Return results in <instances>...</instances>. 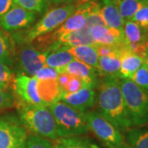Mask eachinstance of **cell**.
<instances>
[{
	"mask_svg": "<svg viewBox=\"0 0 148 148\" xmlns=\"http://www.w3.org/2000/svg\"><path fill=\"white\" fill-rule=\"evenodd\" d=\"M96 99L100 113L120 132H126L132 128L119 77L104 76Z\"/></svg>",
	"mask_w": 148,
	"mask_h": 148,
	"instance_id": "obj_1",
	"label": "cell"
},
{
	"mask_svg": "<svg viewBox=\"0 0 148 148\" xmlns=\"http://www.w3.org/2000/svg\"><path fill=\"white\" fill-rule=\"evenodd\" d=\"M20 121L32 134L49 140H58V128L53 114L45 106L17 105Z\"/></svg>",
	"mask_w": 148,
	"mask_h": 148,
	"instance_id": "obj_2",
	"label": "cell"
},
{
	"mask_svg": "<svg viewBox=\"0 0 148 148\" xmlns=\"http://www.w3.org/2000/svg\"><path fill=\"white\" fill-rule=\"evenodd\" d=\"M53 114L57 124L58 138L77 137L89 131L86 114L63 101H59L48 107Z\"/></svg>",
	"mask_w": 148,
	"mask_h": 148,
	"instance_id": "obj_3",
	"label": "cell"
},
{
	"mask_svg": "<svg viewBox=\"0 0 148 148\" xmlns=\"http://www.w3.org/2000/svg\"><path fill=\"white\" fill-rule=\"evenodd\" d=\"M119 82L132 127L148 125V90L130 79L119 78Z\"/></svg>",
	"mask_w": 148,
	"mask_h": 148,
	"instance_id": "obj_4",
	"label": "cell"
},
{
	"mask_svg": "<svg viewBox=\"0 0 148 148\" xmlns=\"http://www.w3.org/2000/svg\"><path fill=\"white\" fill-rule=\"evenodd\" d=\"M76 7L77 5L74 3H68L49 10L40 21L25 32L22 38H20L21 41L29 44L38 37L54 32L69 18L75 11Z\"/></svg>",
	"mask_w": 148,
	"mask_h": 148,
	"instance_id": "obj_5",
	"label": "cell"
},
{
	"mask_svg": "<svg viewBox=\"0 0 148 148\" xmlns=\"http://www.w3.org/2000/svg\"><path fill=\"white\" fill-rule=\"evenodd\" d=\"M88 128L108 148H120L125 144L124 135L100 112H86Z\"/></svg>",
	"mask_w": 148,
	"mask_h": 148,
	"instance_id": "obj_6",
	"label": "cell"
},
{
	"mask_svg": "<svg viewBox=\"0 0 148 148\" xmlns=\"http://www.w3.org/2000/svg\"><path fill=\"white\" fill-rule=\"evenodd\" d=\"M28 133L14 117L0 118V148H24Z\"/></svg>",
	"mask_w": 148,
	"mask_h": 148,
	"instance_id": "obj_7",
	"label": "cell"
},
{
	"mask_svg": "<svg viewBox=\"0 0 148 148\" xmlns=\"http://www.w3.org/2000/svg\"><path fill=\"white\" fill-rule=\"evenodd\" d=\"M14 96L18 99L17 105L45 106L37 91V79L35 77L19 73L15 77L12 86ZM46 107V106H45Z\"/></svg>",
	"mask_w": 148,
	"mask_h": 148,
	"instance_id": "obj_8",
	"label": "cell"
},
{
	"mask_svg": "<svg viewBox=\"0 0 148 148\" xmlns=\"http://www.w3.org/2000/svg\"><path fill=\"white\" fill-rule=\"evenodd\" d=\"M124 44L132 53L146 58L148 55V32L143 30L135 21H124Z\"/></svg>",
	"mask_w": 148,
	"mask_h": 148,
	"instance_id": "obj_9",
	"label": "cell"
},
{
	"mask_svg": "<svg viewBox=\"0 0 148 148\" xmlns=\"http://www.w3.org/2000/svg\"><path fill=\"white\" fill-rule=\"evenodd\" d=\"M36 19V13L14 4L0 18V27L4 32H16L30 27Z\"/></svg>",
	"mask_w": 148,
	"mask_h": 148,
	"instance_id": "obj_10",
	"label": "cell"
},
{
	"mask_svg": "<svg viewBox=\"0 0 148 148\" xmlns=\"http://www.w3.org/2000/svg\"><path fill=\"white\" fill-rule=\"evenodd\" d=\"M46 56L47 52H42L32 45L26 46L20 51V66L27 75L34 77L40 69L45 66Z\"/></svg>",
	"mask_w": 148,
	"mask_h": 148,
	"instance_id": "obj_11",
	"label": "cell"
},
{
	"mask_svg": "<svg viewBox=\"0 0 148 148\" xmlns=\"http://www.w3.org/2000/svg\"><path fill=\"white\" fill-rule=\"evenodd\" d=\"M90 32L96 45H106L119 49L125 45L123 32L107 26L92 27L90 29Z\"/></svg>",
	"mask_w": 148,
	"mask_h": 148,
	"instance_id": "obj_12",
	"label": "cell"
},
{
	"mask_svg": "<svg viewBox=\"0 0 148 148\" xmlns=\"http://www.w3.org/2000/svg\"><path fill=\"white\" fill-rule=\"evenodd\" d=\"M58 73H68L76 76L83 81L85 86H89L93 89L98 84V74L99 72L86 64L73 59L66 66L57 69Z\"/></svg>",
	"mask_w": 148,
	"mask_h": 148,
	"instance_id": "obj_13",
	"label": "cell"
},
{
	"mask_svg": "<svg viewBox=\"0 0 148 148\" xmlns=\"http://www.w3.org/2000/svg\"><path fill=\"white\" fill-rule=\"evenodd\" d=\"M88 8L89 1L77 6L75 11L69 16V18L57 30L52 32L54 37L57 39L59 36L63 34L77 32L85 27L86 23Z\"/></svg>",
	"mask_w": 148,
	"mask_h": 148,
	"instance_id": "obj_14",
	"label": "cell"
},
{
	"mask_svg": "<svg viewBox=\"0 0 148 148\" xmlns=\"http://www.w3.org/2000/svg\"><path fill=\"white\" fill-rule=\"evenodd\" d=\"M60 101L85 112L95 104L96 92L95 89L91 87L84 86L73 93L64 94Z\"/></svg>",
	"mask_w": 148,
	"mask_h": 148,
	"instance_id": "obj_15",
	"label": "cell"
},
{
	"mask_svg": "<svg viewBox=\"0 0 148 148\" xmlns=\"http://www.w3.org/2000/svg\"><path fill=\"white\" fill-rule=\"evenodd\" d=\"M120 55V69L119 78L131 79L134 73L144 63L146 58H141L132 53L124 45L119 49Z\"/></svg>",
	"mask_w": 148,
	"mask_h": 148,
	"instance_id": "obj_16",
	"label": "cell"
},
{
	"mask_svg": "<svg viewBox=\"0 0 148 148\" xmlns=\"http://www.w3.org/2000/svg\"><path fill=\"white\" fill-rule=\"evenodd\" d=\"M37 91L40 100L46 107L60 101L63 95L57 79L37 80Z\"/></svg>",
	"mask_w": 148,
	"mask_h": 148,
	"instance_id": "obj_17",
	"label": "cell"
},
{
	"mask_svg": "<svg viewBox=\"0 0 148 148\" xmlns=\"http://www.w3.org/2000/svg\"><path fill=\"white\" fill-rule=\"evenodd\" d=\"M101 14L106 26L123 32L124 21L119 12L114 0H102Z\"/></svg>",
	"mask_w": 148,
	"mask_h": 148,
	"instance_id": "obj_18",
	"label": "cell"
},
{
	"mask_svg": "<svg viewBox=\"0 0 148 148\" xmlns=\"http://www.w3.org/2000/svg\"><path fill=\"white\" fill-rule=\"evenodd\" d=\"M57 44L58 48L73 47L85 45H96L90 36V28L86 26L79 31L59 36L57 38Z\"/></svg>",
	"mask_w": 148,
	"mask_h": 148,
	"instance_id": "obj_19",
	"label": "cell"
},
{
	"mask_svg": "<svg viewBox=\"0 0 148 148\" xmlns=\"http://www.w3.org/2000/svg\"><path fill=\"white\" fill-rule=\"evenodd\" d=\"M66 49L73 55L74 59L82 64H86L98 71L99 55L97 53L96 45H85L73 47H66Z\"/></svg>",
	"mask_w": 148,
	"mask_h": 148,
	"instance_id": "obj_20",
	"label": "cell"
},
{
	"mask_svg": "<svg viewBox=\"0 0 148 148\" xmlns=\"http://www.w3.org/2000/svg\"><path fill=\"white\" fill-rule=\"evenodd\" d=\"M119 49H118L117 52L111 55L99 57V60H98L99 74L102 76H110V77H116L119 78V69H120Z\"/></svg>",
	"mask_w": 148,
	"mask_h": 148,
	"instance_id": "obj_21",
	"label": "cell"
},
{
	"mask_svg": "<svg viewBox=\"0 0 148 148\" xmlns=\"http://www.w3.org/2000/svg\"><path fill=\"white\" fill-rule=\"evenodd\" d=\"M124 141L132 148H148V125L130 128L125 132Z\"/></svg>",
	"mask_w": 148,
	"mask_h": 148,
	"instance_id": "obj_22",
	"label": "cell"
},
{
	"mask_svg": "<svg viewBox=\"0 0 148 148\" xmlns=\"http://www.w3.org/2000/svg\"><path fill=\"white\" fill-rule=\"evenodd\" d=\"M74 58L66 47H60L52 51L47 52L45 65L53 69H59L66 66Z\"/></svg>",
	"mask_w": 148,
	"mask_h": 148,
	"instance_id": "obj_23",
	"label": "cell"
},
{
	"mask_svg": "<svg viewBox=\"0 0 148 148\" xmlns=\"http://www.w3.org/2000/svg\"><path fill=\"white\" fill-rule=\"evenodd\" d=\"M147 0H115L119 12L123 21L132 20V16Z\"/></svg>",
	"mask_w": 148,
	"mask_h": 148,
	"instance_id": "obj_24",
	"label": "cell"
},
{
	"mask_svg": "<svg viewBox=\"0 0 148 148\" xmlns=\"http://www.w3.org/2000/svg\"><path fill=\"white\" fill-rule=\"evenodd\" d=\"M95 26H106L101 14V4L95 1H89V8L86 27L91 28Z\"/></svg>",
	"mask_w": 148,
	"mask_h": 148,
	"instance_id": "obj_25",
	"label": "cell"
},
{
	"mask_svg": "<svg viewBox=\"0 0 148 148\" xmlns=\"http://www.w3.org/2000/svg\"><path fill=\"white\" fill-rule=\"evenodd\" d=\"M56 146L58 148H99L90 141L78 137L60 138Z\"/></svg>",
	"mask_w": 148,
	"mask_h": 148,
	"instance_id": "obj_26",
	"label": "cell"
},
{
	"mask_svg": "<svg viewBox=\"0 0 148 148\" xmlns=\"http://www.w3.org/2000/svg\"><path fill=\"white\" fill-rule=\"evenodd\" d=\"M0 63L8 67L12 64L10 39L2 31H0Z\"/></svg>",
	"mask_w": 148,
	"mask_h": 148,
	"instance_id": "obj_27",
	"label": "cell"
},
{
	"mask_svg": "<svg viewBox=\"0 0 148 148\" xmlns=\"http://www.w3.org/2000/svg\"><path fill=\"white\" fill-rule=\"evenodd\" d=\"M16 5L35 13L41 14L46 10L48 0H13Z\"/></svg>",
	"mask_w": 148,
	"mask_h": 148,
	"instance_id": "obj_28",
	"label": "cell"
},
{
	"mask_svg": "<svg viewBox=\"0 0 148 148\" xmlns=\"http://www.w3.org/2000/svg\"><path fill=\"white\" fill-rule=\"evenodd\" d=\"M16 76L8 66L0 63V86L6 90L12 89Z\"/></svg>",
	"mask_w": 148,
	"mask_h": 148,
	"instance_id": "obj_29",
	"label": "cell"
},
{
	"mask_svg": "<svg viewBox=\"0 0 148 148\" xmlns=\"http://www.w3.org/2000/svg\"><path fill=\"white\" fill-rule=\"evenodd\" d=\"M130 80L141 88L148 90V69L146 62L137 70Z\"/></svg>",
	"mask_w": 148,
	"mask_h": 148,
	"instance_id": "obj_30",
	"label": "cell"
},
{
	"mask_svg": "<svg viewBox=\"0 0 148 148\" xmlns=\"http://www.w3.org/2000/svg\"><path fill=\"white\" fill-rule=\"evenodd\" d=\"M24 148H53V145L49 139L31 134L27 137Z\"/></svg>",
	"mask_w": 148,
	"mask_h": 148,
	"instance_id": "obj_31",
	"label": "cell"
},
{
	"mask_svg": "<svg viewBox=\"0 0 148 148\" xmlns=\"http://www.w3.org/2000/svg\"><path fill=\"white\" fill-rule=\"evenodd\" d=\"M132 21H135L143 30L148 32V0L132 16Z\"/></svg>",
	"mask_w": 148,
	"mask_h": 148,
	"instance_id": "obj_32",
	"label": "cell"
},
{
	"mask_svg": "<svg viewBox=\"0 0 148 148\" xmlns=\"http://www.w3.org/2000/svg\"><path fill=\"white\" fill-rule=\"evenodd\" d=\"M84 86V82H83V81L81 78L76 77V76L70 75L69 82H68L67 86H65V88L63 90V95L66 94V93H73V92H76V91L79 90L80 89H82Z\"/></svg>",
	"mask_w": 148,
	"mask_h": 148,
	"instance_id": "obj_33",
	"label": "cell"
},
{
	"mask_svg": "<svg viewBox=\"0 0 148 148\" xmlns=\"http://www.w3.org/2000/svg\"><path fill=\"white\" fill-rule=\"evenodd\" d=\"M58 76V73L56 69H53L49 66H45L42 69H40L35 74V77L37 80H49L57 79Z\"/></svg>",
	"mask_w": 148,
	"mask_h": 148,
	"instance_id": "obj_34",
	"label": "cell"
},
{
	"mask_svg": "<svg viewBox=\"0 0 148 148\" xmlns=\"http://www.w3.org/2000/svg\"><path fill=\"white\" fill-rule=\"evenodd\" d=\"M14 98L10 90H6L0 86V111L12 106L14 104Z\"/></svg>",
	"mask_w": 148,
	"mask_h": 148,
	"instance_id": "obj_35",
	"label": "cell"
},
{
	"mask_svg": "<svg viewBox=\"0 0 148 148\" xmlns=\"http://www.w3.org/2000/svg\"><path fill=\"white\" fill-rule=\"evenodd\" d=\"M96 49H97L99 57H103V56H109L114 53L118 51L119 49L106 46V45H96Z\"/></svg>",
	"mask_w": 148,
	"mask_h": 148,
	"instance_id": "obj_36",
	"label": "cell"
},
{
	"mask_svg": "<svg viewBox=\"0 0 148 148\" xmlns=\"http://www.w3.org/2000/svg\"><path fill=\"white\" fill-rule=\"evenodd\" d=\"M14 4L13 0H0V18Z\"/></svg>",
	"mask_w": 148,
	"mask_h": 148,
	"instance_id": "obj_37",
	"label": "cell"
},
{
	"mask_svg": "<svg viewBox=\"0 0 148 148\" xmlns=\"http://www.w3.org/2000/svg\"><path fill=\"white\" fill-rule=\"evenodd\" d=\"M69 77H70V75L68 73H58V77H57V82H58V84L61 90H62V92H63L65 86H67L68 82H69Z\"/></svg>",
	"mask_w": 148,
	"mask_h": 148,
	"instance_id": "obj_38",
	"label": "cell"
},
{
	"mask_svg": "<svg viewBox=\"0 0 148 148\" xmlns=\"http://www.w3.org/2000/svg\"><path fill=\"white\" fill-rule=\"evenodd\" d=\"M79 0H48V3L52 4H64V3H73V2Z\"/></svg>",
	"mask_w": 148,
	"mask_h": 148,
	"instance_id": "obj_39",
	"label": "cell"
},
{
	"mask_svg": "<svg viewBox=\"0 0 148 148\" xmlns=\"http://www.w3.org/2000/svg\"><path fill=\"white\" fill-rule=\"evenodd\" d=\"M88 1H90V0H79L78 1V3L81 4V3H86V2H88ZM115 1V0H114Z\"/></svg>",
	"mask_w": 148,
	"mask_h": 148,
	"instance_id": "obj_40",
	"label": "cell"
},
{
	"mask_svg": "<svg viewBox=\"0 0 148 148\" xmlns=\"http://www.w3.org/2000/svg\"><path fill=\"white\" fill-rule=\"evenodd\" d=\"M120 148H132V147H129L127 144H126V143H125V144H124L123 146H122Z\"/></svg>",
	"mask_w": 148,
	"mask_h": 148,
	"instance_id": "obj_41",
	"label": "cell"
},
{
	"mask_svg": "<svg viewBox=\"0 0 148 148\" xmlns=\"http://www.w3.org/2000/svg\"><path fill=\"white\" fill-rule=\"evenodd\" d=\"M146 64H147V69H148V55L147 56V58H146Z\"/></svg>",
	"mask_w": 148,
	"mask_h": 148,
	"instance_id": "obj_42",
	"label": "cell"
},
{
	"mask_svg": "<svg viewBox=\"0 0 148 148\" xmlns=\"http://www.w3.org/2000/svg\"><path fill=\"white\" fill-rule=\"evenodd\" d=\"M53 148H58V147L56 146V144H55V145H53Z\"/></svg>",
	"mask_w": 148,
	"mask_h": 148,
	"instance_id": "obj_43",
	"label": "cell"
}]
</instances>
